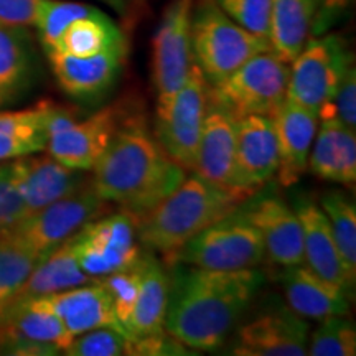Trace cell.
I'll return each mask as SVG.
<instances>
[{"instance_id":"cell-1","label":"cell","mask_w":356,"mask_h":356,"mask_svg":"<svg viewBox=\"0 0 356 356\" xmlns=\"http://www.w3.org/2000/svg\"><path fill=\"white\" fill-rule=\"evenodd\" d=\"M165 332L185 348L210 351L228 341L262 284L256 269L210 270L173 262Z\"/></svg>"},{"instance_id":"cell-2","label":"cell","mask_w":356,"mask_h":356,"mask_svg":"<svg viewBox=\"0 0 356 356\" xmlns=\"http://www.w3.org/2000/svg\"><path fill=\"white\" fill-rule=\"evenodd\" d=\"M91 172L96 193L137 218L152 210L186 177L185 168L159 144L144 113L134 109Z\"/></svg>"},{"instance_id":"cell-3","label":"cell","mask_w":356,"mask_h":356,"mask_svg":"<svg viewBox=\"0 0 356 356\" xmlns=\"http://www.w3.org/2000/svg\"><path fill=\"white\" fill-rule=\"evenodd\" d=\"M256 191L228 188L203 177H185L162 202L139 218L137 236L140 246L160 252L170 264L190 239L234 213Z\"/></svg>"},{"instance_id":"cell-4","label":"cell","mask_w":356,"mask_h":356,"mask_svg":"<svg viewBox=\"0 0 356 356\" xmlns=\"http://www.w3.org/2000/svg\"><path fill=\"white\" fill-rule=\"evenodd\" d=\"M193 60L210 84H215L249 58L270 51V43L231 20L216 0H197L191 19Z\"/></svg>"},{"instance_id":"cell-5","label":"cell","mask_w":356,"mask_h":356,"mask_svg":"<svg viewBox=\"0 0 356 356\" xmlns=\"http://www.w3.org/2000/svg\"><path fill=\"white\" fill-rule=\"evenodd\" d=\"M351 65L353 56L343 38L335 33L310 37L289 66L286 97L318 118L320 111L332 106Z\"/></svg>"},{"instance_id":"cell-6","label":"cell","mask_w":356,"mask_h":356,"mask_svg":"<svg viewBox=\"0 0 356 356\" xmlns=\"http://www.w3.org/2000/svg\"><path fill=\"white\" fill-rule=\"evenodd\" d=\"M289 63L273 51L249 58L229 76L211 84L208 99L226 109L234 119L244 115H273L286 99Z\"/></svg>"},{"instance_id":"cell-7","label":"cell","mask_w":356,"mask_h":356,"mask_svg":"<svg viewBox=\"0 0 356 356\" xmlns=\"http://www.w3.org/2000/svg\"><path fill=\"white\" fill-rule=\"evenodd\" d=\"M239 208L190 239L170 264L184 262L210 270L256 269L266 257L264 241Z\"/></svg>"},{"instance_id":"cell-8","label":"cell","mask_w":356,"mask_h":356,"mask_svg":"<svg viewBox=\"0 0 356 356\" xmlns=\"http://www.w3.org/2000/svg\"><path fill=\"white\" fill-rule=\"evenodd\" d=\"M208 91L210 83L195 63L175 96L167 104L157 106L155 137L168 157L185 170H193L197 160L208 109Z\"/></svg>"},{"instance_id":"cell-9","label":"cell","mask_w":356,"mask_h":356,"mask_svg":"<svg viewBox=\"0 0 356 356\" xmlns=\"http://www.w3.org/2000/svg\"><path fill=\"white\" fill-rule=\"evenodd\" d=\"M139 218L126 210L106 213L74 234L78 264L84 274L102 279L126 269L142 256L137 236Z\"/></svg>"},{"instance_id":"cell-10","label":"cell","mask_w":356,"mask_h":356,"mask_svg":"<svg viewBox=\"0 0 356 356\" xmlns=\"http://www.w3.org/2000/svg\"><path fill=\"white\" fill-rule=\"evenodd\" d=\"M111 211V203L92 188L91 178L73 193L56 200L13 226L10 233L33 251L47 256L83 229L88 222Z\"/></svg>"},{"instance_id":"cell-11","label":"cell","mask_w":356,"mask_h":356,"mask_svg":"<svg viewBox=\"0 0 356 356\" xmlns=\"http://www.w3.org/2000/svg\"><path fill=\"white\" fill-rule=\"evenodd\" d=\"M195 0H172L152 40L154 83L157 106L167 104L184 86L191 66V19Z\"/></svg>"},{"instance_id":"cell-12","label":"cell","mask_w":356,"mask_h":356,"mask_svg":"<svg viewBox=\"0 0 356 356\" xmlns=\"http://www.w3.org/2000/svg\"><path fill=\"white\" fill-rule=\"evenodd\" d=\"M309 337L304 317L286 305H270L238 328L233 355L304 356Z\"/></svg>"},{"instance_id":"cell-13","label":"cell","mask_w":356,"mask_h":356,"mask_svg":"<svg viewBox=\"0 0 356 356\" xmlns=\"http://www.w3.org/2000/svg\"><path fill=\"white\" fill-rule=\"evenodd\" d=\"M131 111L127 102L119 101L88 115L83 121L78 119L68 129L48 139V154L66 167L84 172L92 170Z\"/></svg>"},{"instance_id":"cell-14","label":"cell","mask_w":356,"mask_h":356,"mask_svg":"<svg viewBox=\"0 0 356 356\" xmlns=\"http://www.w3.org/2000/svg\"><path fill=\"white\" fill-rule=\"evenodd\" d=\"M254 195L239 210L261 233L266 256L280 267L304 264V236L296 210L277 195Z\"/></svg>"},{"instance_id":"cell-15","label":"cell","mask_w":356,"mask_h":356,"mask_svg":"<svg viewBox=\"0 0 356 356\" xmlns=\"http://www.w3.org/2000/svg\"><path fill=\"white\" fill-rule=\"evenodd\" d=\"M12 165L17 190L25 208V218L73 193L91 178L86 177L84 170L63 165L50 154L33 157L25 155L12 162Z\"/></svg>"},{"instance_id":"cell-16","label":"cell","mask_w":356,"mask_h":356,"mask_svg":"<svg viewBox=\"0 0 356 356\" xmlns=\"http://www.w3.org/2000/svg\"><path fill=\"white\" fill-rule=\"evenodd\" d=\"M279 147L270 115H244L236 122V173L241 188L257 191L275 177Z\"/></svg>"},{"instance_id":"cell-17","label":"cell","mask_w":356,"mask_h":356,"mask_svg":"<svg viewBox=\"0 0 356 356\" xmlns=\"http://www.w3.org/2000/svg\"><path fill=\"white\" fill-rule=\"evenodd\" d=\"M53 74L66 95L78 99H96L104 96L121 74L127 47L111 48L92 56H71L48 51Z\"/></svg>"},{"instance_id":"cell-18","label":"cell","mask_w":356,"mask_h":356,"mask_svg":"<svg viewBox=\"0 0 356 356\" xmlns=\"http://www.w3.org/2000/svg\"><path fill=\"white\" fill-rule=\"evenodd\" d=\"M29 302L56 315L73 338L79 333L99 327H114L126 332V328L115 317L109 293L101 280L66 289V291L50 293V296L37 297Z\"/></svg>"},{"instance_id":"cell-19","label":"cell","mask_w":356,"mask_h":356,"mask_svg":"<svg viewBox=\"0 0 356 356\" xmlns=\"http://www.w3.org/2000/svg\"><path fill=\"white\" fill-rule=\"evenodd\" d=\"M236 122L228 111L208 99L193 172L211 184L241 188L236 173ZM254 191V190H252Z\"/></svg>"},{"instance_id":"cell-20","label":"cell","mask_w":356,"mask_h":356,"mask_svg":"<svg viewBox=\"0 0 356 356\" xmlns=\"http://www.w3.org/2000/svg\"><path fill=\"white\" fill-rule=\"evenodd\" d=\"M270 118L279 147V168L275 175L280 185L292 186L309 170V155L317 134L318 118L287 97Z\"/></svg>"},{"instance_id":"cell-21","label":"cell","mask_w":356,"mask_h":356,"mask_svg":"<svg viewBox=\"0 0 356 356\" xmlns=\"http://www.w3.org/2000/svg\"><path fill=\"white\" fill-rule=\"evenodd\" d=\"M297 216L304 236V264L320 277L353 293L355 282L346 273L343 261L333 239L327 216L314 200L302 197L296 202Z\"/></svg>"},{"instance_id":"cell-22","label":"cell","mask_w":356,"mask_h":356,"mask_svg":"<svg viewBox=\"0 0 356 356\" xmlns=\"http://www.w3.org/2000/svg\"><path fill=\"white\" fill-rule=\"evenodd\" d=\"M280 277L287 307L305 320H320L332 315H348L351 293L328 282L305 264L284 267Z\"/></svg>"},{"instance_id":"cell-23","label":"cell","mask_w":356,"mask_h":356,"mask_svg":"<svg viewBox=\"0 0 356 356\" xmlns=\"http://www.w3.org/2000/svg\"><path fill=\"white\" fill-rule=\"evenodd\" d=\"M309 155V170L320 180L351 186L356 181V136L337 118L322 119Z\"/></svg>"},{"instance_id":"cell-24","label":"cell","mask_w":356,"mask_h":356,"mask_svg":"<svg viewBox=\"0 0 356 356\" xmlns=\"http://www.w3.org/2000/svg\"><path fill=\"white\" fill-rule=\"evenodd\" d=\"M96 280L99 279L89 277L79 267L76 249H74V236H71L70 239L61 243L38 262L22 286L20 292L17 293L13 304L50 296V293L84 286V284L96 282Z\"/></svg>"},{"instance_id":"cell-25","label":"cell","mask_w":356,"mask_h":356,"mask_svg":"<svg viewBox=\"0 0 356 356\" xmlns=\"http://www.w3.org/2000/svg\"><path fill=\"white\" fill-rule=\"evenodd\" d=\"M168 304V277L163 267L150 252H145V267L140 289L134 304L126 330L132 340L165 333Z\"/></svg>"},{"instance_id":"cell-26","label":"cell","mask_w":356,"mask_h":356,"mask_svg":"<svg viewBox=\"0 0 356 356\" xmlns=\"http://www.w3.org/2000/svg\"><path fill=\"white\" fill-rule=\"evenodd\" d=\"M317 0H273L270 12V51L284 63L302 51L312 37Z\"/></svg>"},{"instance_id":"cell-27","label":"cell","mask_w":356,"mask_h":356,"mask_svg":"<svg viewBox=\"0 0 356 356\" xmlns=\"http://www.w3.org/2000/svg\"><path fill=\"white\" fill-rule=\"evenodd\" d=\"M118 47H127L126 37L122 30L111 20V17L101 12L97 15L71 22L51 51L84 58Z\"/></svg>"},{"instance_id":"cell-28","label":"cell","mask_w":356,"mask_h":356,"mask_svg":"<svg viewBox=\"0 0 356 356\" xmlns=\"http://www.w3.org/2000/svg\"><path fill=\"white\" fill-rule=\"evenodd\" d=\"M42 104L0 113V162L25 157L47 149Z\"/></svg>"},{"instance_id":"cell-29","label":"cell","mask_w":356,"mask_h":356,"mask_svg":"<svg viewBox=\"0 0 356 356\" xmlns=\"http://www.w3.org/2000/svg\"><path fill=\"white\" fill-rule=\"evenodd\" d=\"M25 29L0 24V106L10 104L30 79V55Z\"/></svg>"},{"instance_id":"cell-30","label":"cell","mask_w":356,"mask_h":356,"mask_svg":"<svg viewBox=\"0 0 356 356\" xmlns=\"http://www.w3.org/2000/svg\"><path fill=\"white\" fill-rule=\"evenodd\" d=\"M43 257L17 239L10 229L0 233V317L13 305L17 293Z\"/></svg>"},{"instance_id":"cell-31","label":"cell","mask_w":356,"mask_h":356,"mask_svg":"<svg viewBox=\"0 0 356 356\" xmlns=\"http://www.w3.org/2000/svg\"><path fill=\"white\" fill-rule=\"evenodd\" d=\"M335 244L350 279L356 280V208L341 191H327L320 198Z\"/></svg>"},{"instance_id":"cell-32","label":"cell","mask_w":356,"mask_h":356,"mask_svg":"<svg viewBox=\"0 0 356 356\" xmlns=\"http://www.w3.org/2000/svg\"><path fill=\"white\" fill-rule=\"evenodd\" d=\"M102 10L95 6H88L83 2H68V0H40L37 26L40 40L44 50L51 51L55 48L58 38L65 32L71 22L83 19V17L97 15Z\"/></svg>"},{"instance_id":"cell-33","label":"cell","mask_w":356,"mask_h":356,"mask_svg":"<svg viewBox=\"0 0 356 356\" xmlns=\"http://www.w3.org/2000/svg\"><path fill=\"white\" fill-rule=\"evenodd\" d=\"M356 353V330L348 315H332L320 320L317 330L309 337L307 355L353 356Z\"/></svg>"},{"instance_id":"cell-34","label":"cell","mask_w":356,"mask_h":356,"mask_svg":"<svg viewBox=\"0 0 356 356\" xmlns=\"http://www.w3.org/2000/svg\"><path fill=\"white\" fill-rule=\"evenodd\" d=\"M144 267L145 252H142V256L132 266L126 267V269L115 270V273L99 279L109 293L115 317H118L119 323L124 328H126L129 318H131L134 304H136L137 293H139Z\"/></svg>"},{"instance_id":"cell-35","label":"cell","mask_w":356,"mask_h":356,"mask_svg":"<svg viewBox=\"0 0 356 356\" xmlns=\"http://www.w3.org/2000/svg\"><path fill=\"white\" fill-rule=\"evenodd\" d=\"M131 350V337L114 327L79 333L63 351L68 356H124Z\"/></svg>"},{"instance_id":"cell-36","label":"cell","mask_w":356,"mask_h":356,"mask_svg":"<svg viewBox=\"0 0 356 356\" xmlns=\"http://www.w3.org/2000/svg\"><path fill=\"white\" fill-rule=\"evenodd\" d=\"M221 10L248 32L269 42L273 0H216Z\"/></svg>"},{"instance_id":"cell-37","label":"cell","mask_w":356,"mask_h":356,"mask_svg":"<svg viewBox=\"0 0 356 356\" xmlns=\"http://www.w3.org/2000/svg\"><path fill=\"white\" fill-rule=\"evenodd\" d=\"M25 220V208L17 190L12 162L0 163V233Z\"/></svg>"},{"instance_id":"cell-38","label":"cell","mask_w":356,"mask_h":356,"mask_svg":"<svg viewBox=\"0 0 356 356\" xmlns=\"http://www.w3.org/2000/svg\"><path fill=\"white\" fill-rule=\"evenodd\" d=\"M333 111L335 118L341 126L356 131V71L355 66L351 65L346 70L340 86H338L335 97H333Z\"/></svg>"},{"instance_id":"cell-39","label":"cell","mask_w":356,"mask_h":356,"mask_svg":"<svg viewBox=\"0 0 356 356\" xmlns=\"http://www.w3.org/2000/svg\"><path fill=\"white\" fill-rule=\"evenodd\" d=\"M40 0H0V24L15 29L35 26Z\"/></svg>"},{"instance_id":"cell-40","label":"cell","mask_w":356,"mask_h":356,"mask_svg":"<svg viewBox=\"0 0 356 356\" xmlns=\"http://www.w3.org/2000/svg\"><path fill=\"white\" fill-rule=\"evenodd\" d=\"M351 6H353V0H317L312 37H320L330 32L333 26L343 19Z\"/></svg>"},{"instance_id":"cell-41","label":"cell","mask_w":356,"mask_h":356,"mask_svg":"<svg viewBox=\"0 0 356 356\" xmlns=\"http://www.w3.org/2000/svg\"><path fill=\"white\" fill-rule=\"evenodd\" d=\"M101 2H106L118 12H124L127 7V0H101Z\"/></svg>"}]
</instances>
